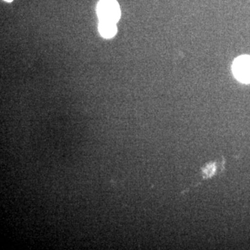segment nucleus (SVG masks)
I'll return each instance as SVG.
<instances>
[{
	"instance_id": "3",
	"label": "nucleus",
	"mask_w": 250,
	"mask_h": 250,
	"mask_svg": "<svg viewBox=\"0 0 250 250\" xmlns=\"http://www.w3.org/2000/svg\"><path fill=\"white\" fill-rule=\"evenodd\" d=\"M98 30L100 35L104 39H111L117 34V26L116 23L110 22H100Z\"/></svg>"
},
{
	"instance_id": "4",
	"label": "nucleus",
	"mask_w": 250,
	"mask_h": 250,
	"mask_svg": "<svg viewBox=\"0 0 250 250\" xmlns=\"http://www.w3.org/2000/svg\"><path fill=\"white\" fill-rule=\"evenodd\" d=\"M215 171V166L214 164H210L204 168L203 172L205 177H210L214 174Z\"/></svg>"
},
{
	"instance_id": "2",
	"label": "nucleus",
	"mask_w": 250,
	"mask_h": 250,
	"mask_svg": "<svg viewBox=\"0 0 250 250\" xmlns=\"http://www.w3.org/2000/svg\"><path fill=\"white\" fill-rule=\"evenodd\" d=\"M233 75L242 83H250V56H241L232 65Z\"/></svg>"
},
{
	"instance_id": "1",
	"label": "nucleus",
	"mask_w": 250,
	"mask_h": 250,
	"mask_svg": "<svg viewBox=\"0 0 250 250\" xmlns=\"http://www.w3.org/2000/svg\"><path fill=\"white\" fill-rule=\"evenodd\" d=\"M100 22L116 23L121 16V8L116 0H100L97 6Z\"/></svg>"
},
{
	"instance_id": "5",
	"label": "nucleus",
	"mask_w": 250,
	"mask_h": 250,
	"mask_svg": "<svg viewBox=\"0 0 250 250\" xmlns=\"http://www.w3.org/2000/svg\"><path fill=\"white\" fill-rule=\"evenodd\" d=\"M4 1H8V2H11L13 0H4Z\"/></svg>"
}]
</instances>
